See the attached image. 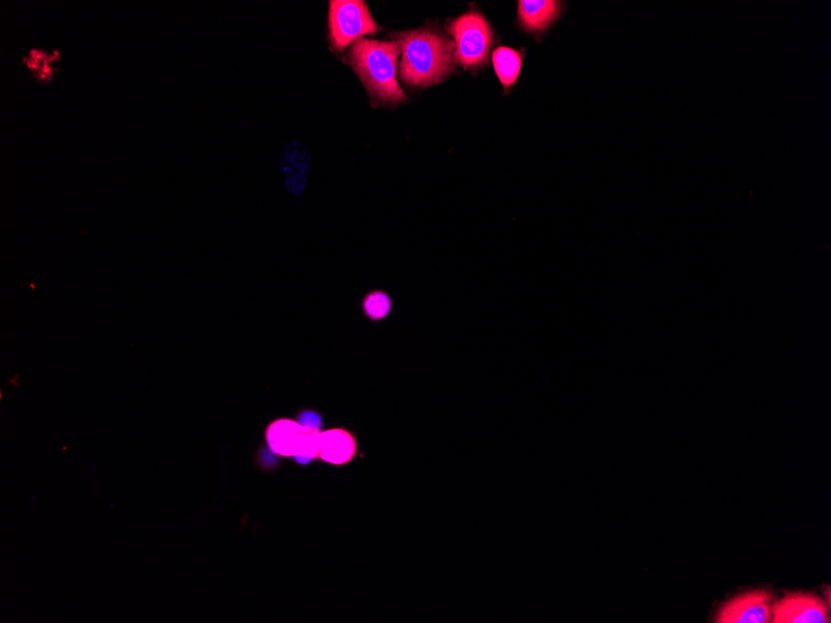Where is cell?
<instances>
[{
    "mask_svg": "<svg viewBox=\"0 0 831 623\" xmlns=\"http://www.w3.org/2000/svg\"><path fill=\"white\" fill-rule=\"evenodd\" d=\"M395 43L401 50L400 75L406 84L426 88L455 73V45L445 35L431 29L411 30L395 35Z\"/></svg>",
    "mask_w": 831,
    "mask_h": 623,
    "instance_id": "1",
    "label": "cell"
},
{
    "mask_svg": "<svg viewBox=\"0 0 831 623\" xmlns=\"http://www.w3.org/2000/svg\"><path fill=\"white\" fill-rule=\"evenodd\" d=\"M400 48L396 43L360 39L349 54V63L363 81L372 99L384 104L406 100L397 81V60Z\"/></svg>",
    "mask_w": 831,
    "mask_h": 623,
    "instance_id": "2",
    "label": "cell"
},
{
    "mask_svg": "<svg viewBox=\"0 0 831 623\" xmlns=\"http://www.w3.org/2000/svg\"><path fill=\"white\" fill-rule=\"evenodd\" d=\"M455 38V60L465 69L487 64L493 45V30L481 13H466L450 25Z\"/></svg>",
    "mask_w": 831,
    "mask_h": 623,
    "instance_id": "3",
    "label": "cell"
},
{
    "mask_svg": "<svg viewBox=\"0 0 831 623\" xmlns=\"http://www.w3.org/2000/svg\"><path fill=\"white\" fill-rule=\"evenodd\" d=\"M365 2L333 0L329 5V38L336 50H344L365 35L379 32Z\"/></svg>",
    "mask_w": 831,
    "mask_h": 623,
    "instance_id": "4",
    "label": "cell"
},
{
    "mask_svg": "<svg viewBox=\"0 0 831 623\" xmlns=\"http://www.w3.org/2000/svg\"><path fill=\"white\" fill-rule=\"evenodd\" d=\"M827 602L812 592H793L772 605L774 623H827Z\"/></svg>",
    "mask_w": 831,
    "mask_h": 623,
    "instance_id": "5",
    "label": "cell"
},
{
    "mask_svg": "<svg viewBox=\"0 0 831 623\" xmlns=\"http://www.w3.org/2000/svg\"><path fill=\"white\" fill-rule=\"evenodd\" d=\"M772 594L753 590L726 602L716 617L717 623H768L772 621Z\"/></svg>",
    "mask_w": 831,
    "mask_h": 623,
    "instance_id": "6",
    "label": "cell"
},
{
    "mask_svg": "<svg viewBox=\"0 0 831 623\" xmlns=\"http://www.w3.org/2000/svg\"><path fill=\"white\" fill-rule=\"evenodd\" d=\"M359 451V444L353 432L346 428L334 427L321 431L319 459L331 466H345L353 462Z\"/></svg>",
    "mask_w": 831,
    "mask_h": 623,
    "instance_id": "7",
    "label": "cell"
},
{
    "mask_svg": "<svg viewBox=\"0 0 831 623\" xmlns=\"http://www.w3.org/2000/svg\"><path fill=\"white\" fill-rule=\"evenodd\" d=\"M563 5L554 0H520L518 5V19L520 27L528 33L540 34L562 14Z\"/></svg>",
    "mask_w": 831,
    "mask_h": 623,
    "instance_id": "8",
    "label": "cell"
},
{
    "mask_svg": "<svg viewBox=\"0 0 831 623\" xmlns=\"http://www.w3.org/2000/svg\"><path fill=\"white\" fill-rule=\"evenodd\" d=\"M300 430L302 425L292 418H279L270 423L265 431L270 451L280 457L294 458Z\"/></svg>",
    "mask_w": 831,
    "mask_h": 623,
    "instance_id": "9",
    "label": "cell"
},
{
    "mask_svg": "<svg viewBox=\"0 0 831 623\" xmlns=\"http://www.w3.org/2000/svg\"><path fill=\"white\" fill-rule=\"evenodd\" d=\"M60 54L58 50L49 51L35 48L24 56L23 64L32 74L35 83L47 85L52 83L59 71Z\"/></svg>",
    "mask_w": 831,
    "mask_h": 623,
    "instance_id": "10",
    "label": "cell"
},
{
    "mask_svg": "<svg viewBox=\"0 0 831 623\" xmlns=\"http://www.w3.org/2000/svg\"><path fill=\"white\" fill-rule=\"evenodd\" d=\"M522 64V54L512 48L499 47L493 53L494 70L504 89H509L517 83Z\"/></svg>",
    "mask_w": 831,
    "mask_h": 623,
    "instance_id": "11",
    "label": "cell"
},
{
    "mask_svg": "<svg viewBox=\"0 0 831 623\" xmlns=\"http://www.w3.org/2000/svg\"><path fill=\"white\" fill-rule=\"evenodd\" d=\"M320 436L321 430L319 426L302 425L294 456L298 463L308 464L314 461V459L319 458Z\"/></svg>",
    "mask_w": 831,
    "mask_h": 623,
    "instance_id": "12",
    "label": "cell"
},
{
    "mask_svg": "<svg viewBox=\"0 0 831 623\" xmlns=\"http://www.w3.org/2000/svg\"><path fill=\"white\" fill-rule=\"evenodd\" d=\"M361 309L367 319L380 323L389 318L392 311V299L384 290H372L361 301Z\"/></svg>",
    "mask_w": 831,
    "mask_h": 623,
    "instance_id": "13",
    "label": "cell"
}]
</instances>
